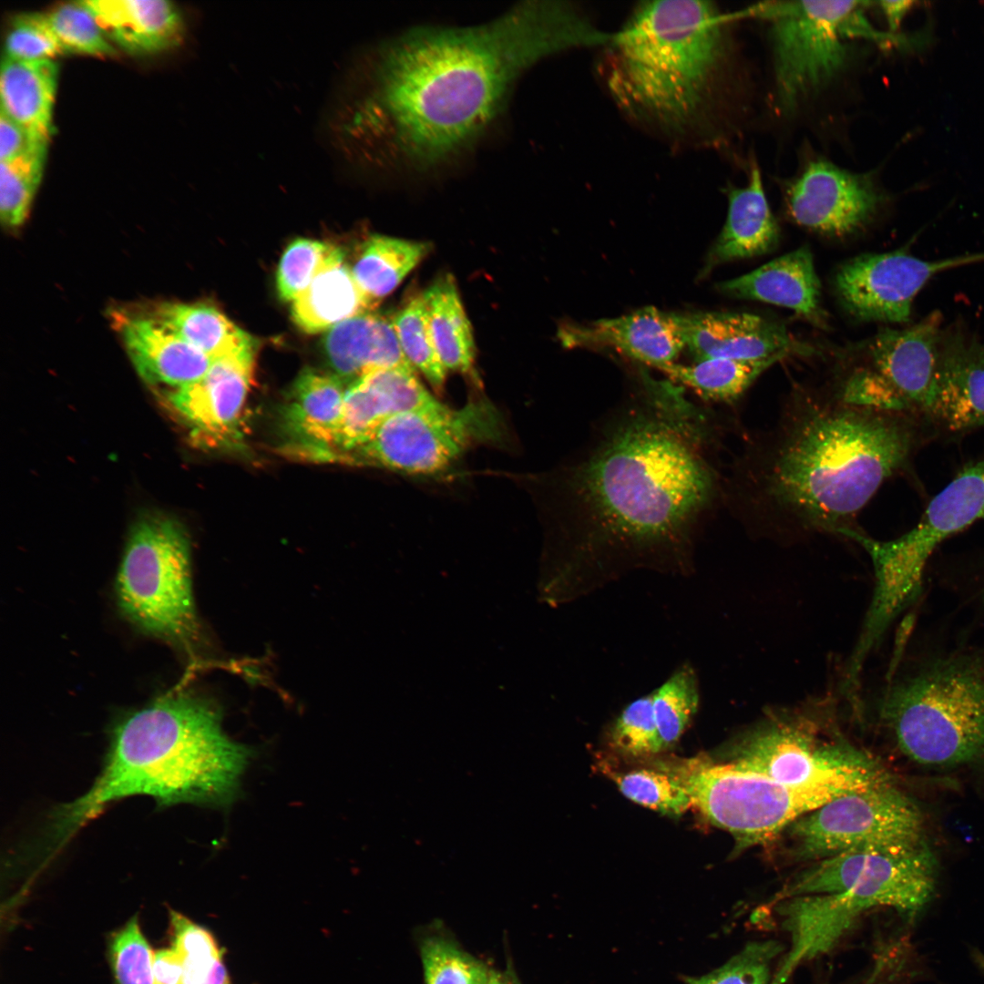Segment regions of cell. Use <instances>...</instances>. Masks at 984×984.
<instances>
[{"mask_svg": "<svg viewBox=\"0 0 984 984\" xmlns=\"http://www.w3.org/2000/svg\"><path fill=\"white\" fill-rule=\"evenodd\" d=\"M638 372L552 479L564 569L576 576L683 568L722 502L720 415L671 380Z\"/></svg>", "mask_w": 984, "mask_h": 984, "instance_id": "1", "label": "cell"}, {"mask_svg": "<svg viewBox=\"0 0 984 984\" xmlns=\"http://www.w3.org/2000/svg\"><path fill=\"white\" fill-rule=\"evenodd\" d=\"M601 41L578 7L548 0L480 25L411 29L373 55L343 125L369 161L428 171L481 138L528 68Z\"/></svg>", "mask_w": 984, "mask_h": 984, "instance_id": "2", "label": "cell"}, {"mask_svg": "<svg viewBox=\"0 0 984 984\" xmlns=\"http://www.w3.org/2000/svg\"><path fill=\"white\" fill-rule=\"evenodd\" d=\"M916 445L910 414L794 388L776 421L743 446L723 474L722 503L752 535L794 542L863 530L857 517Z\"/></svg>", "mask_w": 984, "mask_h": 984, "instance_id": "3", "label": "cell"}, {"mask_svg": "<svg viewBox=\"0 0 984 984\" xmlns=\"http://www.w3.org/2000/svg\"><path fill=\"white\" fill-rule=\"evenodd\" d=\"M251 754L225 733L213 701L168 693L114 726L94 784L50 813L38 841L54 854L108 805L128 796L148 795L160 806H225L239 794Z\"/></svg>", "mask_w": 984, "mask_h": 984, "instance_id": "4", "label": "cell"}, {"mask_svg": "<svg viewBox=\"0 0 984 984\" xmlns=\"http://www.w3.org/2000/svg\"><path fill=\"white\" fill-rule=\"evenodd\" d=\"M902 622L884 670L861 685L856 707L871 705L912 761L956 766L984 759V641L912 638Z\"/></svg>", "mask_w": 984, "mask_h": 984, "instance_id": "5", "label": "cell"}, {"mask_svg": "<svg viewBox=\"0 0 984 984\" xmlns=\"http://www.w3.org/2000/svg\"><path fill=\"white\" fill-rule=\"evenodd\" d=\"M724 16L712 3H641L606 46V84L620 108L682 130L705 103L724 53Z\"/></svg>", "mask_w": 984, "mask_h": 984, "instance_id": "6", "label": "cell"}, {"mask_svg": "<svg viewBox=\"0 0 984 984\" xmlns=\"http://www.w3.org/2000/svg\"><path fill=\"white\" fill-rule=\"evenodd\" d=\"M836 685L825 695L766 712L729 745L726 762L793 786L852 792L893 780L836 730L833 714L842 696Z\"/></svg>", "mask_w": 984, "mask_h": 984, "instance_id": "7", "label": "cell"}, {"mask_svg": "<svg viewBox=\"0 0 984 984\" xmlns=\"http://www.w3.org/2000/svg\"><path fill=\"white\" fill-rule=\"evenodd\" d=\"M860 1H771L743 15L770 25L775 100L782 111L829 85L845 69L849 41L904 45V38L876 29Z\"/></svg>", "mask_w": 984, "mask_h": 984, "instance_id": "8", "label": "cell"}, {"mask_svg": "<svg viewBox=\"0 0 984 984\" xmlns=\"http://www.w3.org/2000/svg\"><path fill=\"white\" fill-rule=\"evenodd\" d=\"M118 607L144 632L190 650L199 637L190 548L176 520L160 515L132 528L116 580Z\"/></svg>", "mask_w": 984, "mask_h": 984, "instance_id": "9", "label": "cell"}, {"mask_svg": "<svg viewBox=\"0 0 984 984\" xmlns=\"http://www.w3.org/2000/svg\"><path fill=\"white\" fill-rule=\"evenodd\" d=\"M671 766L692 806L733 835L736 853L773 841L800 816L849 793L834 787L784 784L710 757H695Z\"/></svg>", "mask_w": 984, "mask_h": 984, "instance_id": "10", "label": "cell"}, {"mask_svg": "<svg viewBox=\"0 0 984 984\" xmlns=\"http://www.w3.org/2000/svg\"><path fill=\"white\" fill-rule=\"evenodd\" d=\"M936 875V858L924 841L856 848L818 860L802 871L778 893L775 903L837 893L856 922L877 907L895 908L911 920L933 897Z\"/></svg>", "mask_w": 984, "mask_h": 984, "instance_id": "11", "label": "cell"}, {"mask_svg": "<svg viewBox=\"0 0 984 984\" xmlns=\"http://www.w3.org/2000/svg\"><path fill=\"white\" fill-rule=\"evenodd\" d=\"M503 416L487 399L452 408L438 399L394 415L344 459L407 474H433L451 466L469 447L501 443Z\"/></svg>", "mask_w": 984, "mask_h": 984, "instance_id": "12", "label": "cell"}, {"mask_svg": "<svg viewBox=\"0 0 984 984\" xmlns=\"http://www.w3.org/2000/svg\"><path fill=\"white\" fill-rule=\"evenodd\" d=\"M984 518V461L964 467L928 504L919 522L901 537L881 541L866 532L853 541L874 570L872 599L883 610L905 612L923 592L928 562L946 538Z\"/></svg>", "mask_w": 984, "mask_h": 984, "instance_id": "13", "label": "cell"}, {"mask_svg": "<svg viewBox=\"0 0 984 984\" xmlns=\"http://www.w3.org/2000/svg\"><path fill=\"white\" fill-rule=\"evenodd\" d=\"M787 830L798 860L924 841L922 815L894 780L838 795L797 818Z\"/></svg>", "mask_w": 984, "mask_h": 984, "instance_id": "14", "label": "cell"}, {"mask_svg": "<svg viewBox=\"0 0 984 984\" xmlns=\"http://www.w3.org/2000/svg\"><path fill=\"white\" fill-rule=\"evenodd\" d=\"M984 261V252L925 261L900 249L866 253L842 264L835 289L846 310L866 322L907 323L912 302L926 282L939 272Z\"/></svg>", "mask_w": 984, "mask_h": 984, "instance_id": "15", "label": "cell"}, {"mask_svg": "<svg viewBox=\"0 0 984 984\" xmlns=\"http://www.w3.org/2000/svg\"><path fill=\"white\" fill-rule=\"evenodd\" d=\"M883 195L867 176L816 159L809 162L786 190L794 221L831 237H846L865 228L877 213Z\"/></svg>", "mask_w": 984, "mask_h": 984, "instance_id": "16", "label": "cell"}, {"mask_svg": "<svg viewBox=\"0 0 984 984\" xmlns=\"http://www.w3.org/2000/svg\"><path fill=\"white\" fill-rule=\"evenodd\" d=\"M255 349L215 359L200 380L169 390L167 400L200 444L234 439L252 379Z\"/></svg>", "mask_w": 984, "mask_h": 984, "instance_id": "17", "label": "cell"}, {"mask_svg": "<svg viewBox=\"0 0 984 984\" xmlns=\"http://www.w3.org/2000/svg\"><path fill=\"white\" fill-rule=\"evenodd\" d=\"M685 347L694 360H753L810 356L811 345L797 340L783 324L747 313L677 314Z\"/></svg>", "mask_w": 984, "mask_h": 984, "instance_id": "18", "label": "cell"}, {"mask_svg": "<svg viewBox=\"0 0 984 984\" xmlns=\"http://www.w3.org/2000/svg\"><path fill=\"white\" fill-rule=\"evenodd\" d=\"M934 312L906 329H882L868 345V363L902 398L908 410L930 415L937 389L942 331Z\"/></svg>", "mask_w": 984, "mask_h": 984, "instance_id": "19", "label": "cell"}, {"mask_svg": "<svg viewBox=\"0 0 984 984\" xmlns=\"http://www.w3.org/2000/svg\"><path fill=\"white\" fill-rule=\"evenodd\" d=\"M930 415L953 432L984 425V342L961 327L942 331Z\"/></svg>", "mask_w": 984, "mask_h": 984, "instance_id": "20", "label": "cell"}, {"mask_svg": "<svg viewBox=\"0 0 984 984\" xmlns=\"http://www.w3.org/2000/svg\"><path fill=\"white\" fill-rule=\"evenodd\" d=\"M567 346H607L655 369L674 363L685 343L677 313L644 307L630 314L569 325L561 332Z\"/></svg>", "mask_w": 984, "mask_h": 984, "instance_id": "21", "label": "cell"}, {"mask_svg": "<svg viewBox=\"0 0 984 984\" xmlns=\"http://www.w3.org/2000/svg\"><path fill=\"white\" fill-rule=\"evenodd\" d=\"M415 372L404 367L378 369L349 384L336 451L343 453V459L390 416L437 400Z\"/></svg>", "mask_w": 984, "mask_h": 984, "instance_id": "22", "label": "cell"}, {"mask_svg": "<svg viewBox=\"0 0 984 984\" xmlns=\"http://www.w3.org/2000/svg\"><path fill=\"white\" fill-rule=\"evenodd\" d=\"M718 289L733 298L791 309L814 325L825 327L821 283L808 247H801L744 275L723 282Z\"/></svg>", "mask_w": 984, "mask_h": 984, "instance_id": "23", "label": "cell"}, {"mask_svg": "<svg viewBox=\"0 0 984 984\" xmlns=\"http://www.w3.org/2000/svg\"><path fill=\"white\" fill-rule=\"evenodd\" d=\"M118 321L126 351L139 376L155 386L177 389L202 378L213 359L149 316Z\"/></svg>", "mask_w": 984, "mask_h": 984, "instance_id": "24", "label": "cell"}, {"mask_svg": "<svg viewBox=\"0 0 984 984\" xmlns=\"http://www.w3.org/2000/svg\"><path fill=\"white\" fill-rule=\"evenodd\" d=\"M346 388L336 374L306 369L295 381L285 422L302 454L335 458Z\"/></svg>", "mask_w": 984, "mask_h": 984, "instance_id": "25", "label": "cell"}, {"mask_svg": "<svg viewBox=\"0 0 984 984\" xmlns=\"http://www.w3.org/2000/svg\"><path fill=\"white\" fill-rule=\"evenodd\" d=\"M112 44L131 55L178 46L183 36L179 9L166 0H85Z\"/></svg>", "mask_w": 984, "mask_h": 984, "instance_id": "26", "label": "cell"}, {"mask_svg": "<svg viewBox=\"0 0 984 984\" xmlns=\"http://www.w3.org/2000/svg\"><path fill=\"white\" fill-rule=\"evenodd\" d=\"M323 350L335 374L350 383L378 369L415 370L402 352L392 319L372 312L331 328Z\"/></svg>", "mask_w": 984, "mask_h": 984, "instance_id": "27", "label": "cell"}, {"mask_svg": "<svg viewBox=\"0 0 984 984\" xmlns=\"http://www.w3.org/2000/svg\"><path fill=\"white\" fill-rule=\"evenodd\" d=\"M779 239V227L769 208L761 171L753 165L747 185L728 191L727 218L709 253L706 269L768 253L776 248Z\"/></svg>", "mask_w": 984, "mask_h": 984, "instance_id": "28", "label": "cell"}, {"mask_svg": "<svg viewBox=\"0 0 984 984\" xmlns=\"http://www.w3.org/2000/svg\"><path fill=\"white\" fill-rule=\"evenodd\" d=\"M342 255L321 270L292 305L294 323L308 333L330 330L377 305L361 289Z\"/></svg>", "mask_w": 984, "mask_h": 984, "instance_id": "29", "label": "cell"}, {"mask_svg": "<svg viewBox=\"0 0 984 984\" xmlns=\"http://www.w3.org/2000/svg\"><path fill=\"white\" fill-rule=\"evenodd\" d=\"M58 67L53 60L22 61L3 56L0 111L31 133L49 138Z\"/></svg>", "mask_w": 984, "mask_h": 984, "instance_id": "30", "label": "cell"}, {"mask_svg": "<svg viewBox=\"0 0 984 984\" xmlns=\"http://www.w3.org/2000/svg\"><path fill=\"white\" fill-rule=\"evenodd\" d=\"M428 325L446 370L473 374L475 343L470 322L451 274L438 277L423 292Z\"/></svg>", "mask_w": 984, "mask_h": 984, "instance_id": "31", "label": "cell"}, {"mask_svg": "<svg viewBox=\"0 0 984 984\" xmlns=\"http://www.w3.org/2000/svg\"><path fill=\"white\" fill-rule=\"evenodd\" d=\"M149 317L213 360L255 349L253 339L211 305L164 302Z\"/></svg>", "mask_w": 984, "mask_h": 984, "instance_id": "32", "label": "cell"}, {"mask_svg": "<svg viewBox=\"0 0 984 984\" xmlns=\"http://www.w3.org/2000/svg\"><path fill=\"white\" fill-rule=\"evenodd\" d=\"M783 359L779 356L753 360L707 358L694 360L690 364L674 362L658 370L671 382L692 390L704 403L733 405L764 371Z\"/></svg>", "mask_w": 984, "mask_h": 984, "instance_id": "33", "label": "cell"}, {"mask_svg": "<svg viewBox=\"0 0 984 984\" xmlns=\"http://www.w3.org/2000/svg\"><path fill=\"white\" fill-rule=\"evenodd\" d=\"M429 249L426 242L372 235L360 247L351 270L364 292L378 303L418 265Z\"/></svg>", "mask_w": 984, "mask_h": 984, "instance_id": "34", "label": "cell"}, {"mask_svg": "<svg viewBox=\"0 0 984 984\" xmlns=\"http://www.w3.org/2000/svg\"><path fill=\"white\" fill-rule=\"evenodd\" d=\"M630 800L663 815L677 816L692 806L691 796L671 764L616 772L604 768Z\"/></svg>", "mask_w": 984, "mask_h": 984, "instance_id": "35", "label": "cell"}, {"mask_svg": "<svg viewBox=\"0 0 984 984\" xmlns=\"http://www.w3.org/2000/svg\"><path fill=\"white\" fill-rule=\"evenodd\" d=\"M392 323L409 364L424 375L435 390H442L447 371L433 343L424 293L410 297L393 316Z\"/></svg>", "mask_w": 984, "mask_h": 984, "instance_id": "36", "label": "cell"}, {"mask_svg": "<svg viewBox=\"0 0 984 984\" xmlns=\"http://www.w3.org/2000/svg\"><path fill=\"white\" fill-rule=\"evenodd\" d=\"M47 145L41 143L18 157L0 161V217L5 226L16 228L26 220L42 179Z\"/></svg>", "mask_w": 984, "mask_h": 984, "instance_id": "37", "label": "cell"}, {"mask_svg": "<svg viewBox=\"0 0 984 984\" xmlns=\"http://www.w3.org/2000/svg\"><path fill=\"white\" fill-rule=\"evenodd\" d=\"M651 695L654 718L665 750L677 743L697 712L699 687L693 669L690 665L681 666Z\"/></svg>", "mask_w": 984, "mask_h": 984, "instance_id": "38", "label": "cell"}, {"mask_svg": "<svg viewBox=\"0 0 984 984\" xmlns=\"http://www.w3.org/2000/svg\"><path fill=\"white\" fill-rule=\"evenodd\" d=\"M425 984H486L490 969L451 938L439 933L419 942Z\"/></svg>", "mask_w": 984, "mask_h": 984, "instance_id": "39", "label": "cell"}, {"mask_svg": "<svg viewBox=\"0 0 984 984\" xmlns=\"http://www.w3.org/2000/svg\"><path fill=\"white\" fill-rule=\"evenodd\" d=\"M63 53L114 56L117 49L86 1L69 2L45 13Z\"/></svg>", "mask_w": 984, "mask_h": 984, "instance_id": "40", "label": "cell"}, {"mask_svg": "<svg viewBox=\"0 0 984 984\" xmlns=\"http://www.w3.org/2000/svg\"><path fill=\"white\" fill-rule=\"evenodd\" d=\"M784 948L774 939L753 940L716 969L687 977L684 984H772Z\"/></svg>", "mask_w": 984, "mask_h": 984, "instance_id": "41", "label": "cell"}, {"mask_svg": "<svg viewBox=\"0 0 984 984\" xmlns=\"http://www.w3.org/2000/svg\"><path fill=\"white\" fill-rule=\"evenodd\" d=\"M342 255L341 249L329 243L309 239L291 242L277 270V290L281 299L292 302L321 270Z\"/></svg>", "mask_w": 984, "mask_h": 984, "instance_id": "42", "label": "cell"}, {"mask_svg": "<svg viewBox=\"0 0 984 984\" xmlns=\"http://www.w3.org/2000/svg\"><path fill=\"white\" fill-rule=\"evenodd\" d=\"M612 748L628 757H646L663 751L659 736L652 695L631 702L617 717L610 730Z\"/></svg>", "mask_w": 984, "mask_h": 984, "instance_id": "43", "label": "cell"}, {"mask_svg": "<svg viewBox=\"0 0 984 984\" xmlns=\"http://www.w3.org/2000/svg\"><path fill=\"white\" fill-rule=\"evenodd\" d=\"M154 957L136 917L114 935L110 958L118 984H156Z\"/></svg>", "mask_w": 984, "mask_h": 984, "instance_id": "44", "label": "cell"}, {"mask_svg": "<svg viewBox=\"0 0 984 984\" xmlns=\"http://www.w3.org/2000/svg\"><path fill=\"white\" fill-rule=\"evenodd\" d=\"M843 403L880 411L908 413V407L891 386L864 364L853 367L830 388Z\"/></svg>", "mask_w": 984, "mask_h": 984, "instance_id": "45", "label": "cell"}, {"mask_svg": "<svg viewBox=\"0 0 984 984\" xmlns=\"http://www.w3.org/2000/svg\"><path fill=\"white\" fill-rule=\"evenodd\" d=\"M4 56L22 61L53 60L63 53L44 14L27 13L11 21Z\"/></svg>", "mask_w": 984, "mask_h": 984, "instance_id": "46", "label": "cell"}, {"mask_svg": "<svg viewBox=\"0 0 984 984\" xmlns=\"http://www.w3.org/2000/svg\"><path fill=\"white\" fill-rule=\"evenodd\" d=\"M172 948L185 960L221 956L212 935L183 915L171 911Z\"/></svg>", "mask_w": 984, "mask_h": 984, "instance_id": "47", "label": "cell"}, {"mask_svg": "<svg viewBox=\"0 0 984 984\" xmlns=\"http://www.w3.org/2000/svg\"><path fill=\"white\" fill-rule=\"evenodd\" d=\"M48 140L31 133L0 111V161L10 160Z\"/></svg>", "mask_w": 984, "mask_h": 984, "instance_id": "48", "label": "cell"}, {"mask_svg": "<svg viewBox=\"0 0 984 984\" xmlns=\"http://www.w3.org/2000/svg\"><path fill=\"white\" fill-rule=\"evenodd\" d=\"M180 984H229L221 956L182 961Z\"/></svg>", "mask_w": 984, "mask_h": 984, "instance_id": "49", "label": "cell"}, {"mask_svg": "<svg viewBox=\"0 0 984 984\" xmlns=\"http://www.w3.org/2000/svg\"><path fill=\"white\" fill-rule=\"evenodd\" d=\"M183 966L179 956L173 949H161L155 953L154 976L156 984H180Z\"/></svg>", "mask_w": 984, "mask_h": 984, "instance_id": "50", "label": "cell"}, {"mask_svg": "<svg viewBox=\"0 0 984 984\" xmlns=\"http://www.w3.org/2000/svg\"><path fill=\"white\" fill-rule=\"evenodd\" d=\"M884 15L889 26V33L898 30L906 15L910 11L913 2L910 1H881L876 3Z\"/></svg>", "mask_w": 984, "mask_h": 984, "instance_id": "51", "label": "cell"}, {"mask_svg": "<svg viewBox=\"0 0 984 984\" xmlns=\"http://www.w3.org/2000/svg\"><path fill=\"white\" fill-rule=\"evenodd\" d=\"M486 984H521L510 969L497 970L490 969Z\"/></svg>", "mask_w": 984, "mask_h": 984, "instance_id": "52", "label": "cell"}, {"mask_svg": "<svg viewBox=\"0 0 984 984\" xmlns=\"http://www.w3.org/2000/svg\"><path fill=\"white\" fill-rule=\"evenodd\" d=\"M975 960L978 962L979 968L984 971V957L981 954H975Z\"/></svg>", "mask_w": 984, "mask_h": 984, "instance_id": "53", "label": "cell"}]
</instances>
